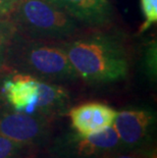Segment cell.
<instances>
[{
    "mask_svg": "<svg viewBox=\"0 0 157 158\" xmlns=\"http://www.w3.org/2000/svg\"><path fill=\"white\" fill-rule=\"evenodd\" d=\"M79 79L89 84L123 80L130 69L129 52L118 37L95 33L60 41Z\"/></svg>",
    "mask_w": 157,
    "mask_h": 158,
    "instance_id": "6da1fadb",
    "label": "cell"
},
{
    "mask_svg": "<svg viewBox=\"0 0 157 158\" xmlns=\"http://www.w3.org/2000/svg\"><path fill=\"white\" fill-rule=\"evenodd\" d=\"M6 72L27 73L55 84L79 79L61 42L29 39L18 32L9 46Z\"/></svg>",
    "mask_w": 157,
    "mask_h": 158,
    "instance_id": "7a4b0ae2",
    "label": "cell"
},
{
    "mask_svg": "<svg viewBox=\"0 0 157 158\" xmlns=\"http://www.w3.org/2000/svg\"><path fill=\"white\" fill-rule=\"evenodd\" d=\"M9 18L29 39L60 42L81 34V25L47 0H21Z\"/></svg>",
    "mask_w": 157,
    "mask_h": 158,
    "instance_id": "3957f363",
    "label": "cell"
},
{
    "mask_svg": "<svg viewBox=\"0 0 157 158\" xmlns=\"http://www.w3.org/2000/svg\"><path fill=\"white\" fill-rule=\"evenodd\" d=\"M50 120L40 114H27L0 107V135L33 146L47 138Z\"/></svg>",
    "mask_w": 157,
    "mask_h": 158,
    "instance_id": "277c9868",
    "label": "cell"
},
{
    "mask_svg": "<svg viewBox=\"0 0 157 158\" xmlns=\"http://www.w3.org/2000/svg\"><path fill=\"white\" fill-rule=\"evenodd\" d=\"M1 93L6 105L12 110L27 114H37L40 94V79L23 73L3 76Z\"/></svg>",
    "mask_w": 157,
    "mask_h": 158,
    "instance_id": "5b68a950",
    "label": "cell"
},
{
    "mask_svg": "<svg viewBox=\"0 0 157 158\" xmlns=\"http://www.w3.org/2000/svg\"><path fill=\"white\" fill-rule=\"evenodd\" d=\"M155 123L153 112L147 109H126L116 113L112 126L122 145L136 148L149 139Z\"/></svg>",
    "mask_w": 157,
    "mask_h": 158,
    "instance_id": "8992f818",
    "label": "cell"
},
{
    "mask_svg": "<svg viewBox=\"0 0 157 158\" xmlns=\"http://www.w3.org/2000/svg\"><path fill=\"white\" fill-rule=\"evenodd\" d=\"M78 22L92 29H104L112 23V7L107 0H47Z\"/></svg>",
    "mask_w": 157,
    "mask_h": 158,
    "instance_id": "52a82bcc",
    "label": "cell"
},
{
    "mask_svg": "<svg viewBox=\"0 0 157 158\" xmlns=\"http://www.w3.org/2000/svg\"><path fill=\"white\" fill-rule=\"evenodd\" d=\"M118 111L100 102H87L68 110L72 127L79 137H87L111 127Z\"/></svg>",
    "mask_w": 157,
    "mask_h": 158,
    "instance_id": "ba28073f",
    "label": "cell"
},
{
    "mask_svg": "<svg viewBox=\"0 0 157 158\" xmlns=\"http://www.w3.org/2000/svg\"><path fill=\"white\" fill-rule=\"evenodd\" d=\"M119 146H122V142L112 126L87 137L78 136L76 144L79 153L84 156L111 155Z\"/></svg>",
    "mask_w": 157,
    "mask_h": 158,
    "instance_id": "9c48e42d",
    "label": "cell"
},
{
    "mask_svg": "<svg viewBox=\"0 0 157 158\" xmlns=\"http://www.w3.org/2000/svg\"><path fill=\"white\" fill-rule=\"evenodd\" d=\"M68 93L58 84L40 80V94L37 104V114L52 118L68 108Z\"/></svg>",
    "mask_w": 157,
    "mask_h": 158,
    "instance_id": "30bf717a",
    "label": "cell"
},
{
    "mask_svg": "<svg viewBox=\"0 0 157 158\" xmlns=\"http://www.w3.org/2000/svg\"><path fill=\"white\" fill-rule=\"evenodd\" d=\"M16 33L15 27L9 16H0V78L7 75L6 59L9 46Z\"/></svg>",
    "mask_w": 157,
    "mask_h": 158,
    "instance_id": "8fae6325",
    "label": "cell"
},
{
    "mask_svg": "<svg viewBox=\"0 0 157 158\" xmlns=\"http://www.w3.org/2000/svg\"><path fill=\"white\" fill-rule=\"evenodd\" d=\"M31 147L0 135V158H21Z\"/></svg>",
    "mask_w": 157,
    "mask_h": 158,
    "instance_id": "7c38bea8",
    "label": "cell"
},
{
    "mask_svg": "<svg viewBox=\"0 0 157 158\" xmlns=\"http://www.w3.org/2000/svg\"><path fill=\"white\" fill-rule=\"evenodd\" d=\"M140 6L144 16V23L139 30L141 34L157 22V0H140Z\"/></svg>",
    "mask_w": 157,
    "mask_h": 158,
    "instance_id": "4fadbf2b",
    "label": "cell"
},
{
    "mask_svg": "<svg viewBox=\"0 0 157 158\" xmlns=\"http://www.w3.org/2000/svg\"><path fill=\"white\" fill-rule=\"evenodd\" d=\"M21 0H0V16H10Z\"/></svg>",
    "mask_w": 157,
    "mask_h": 158,
    "instance_id": "5bb4252c",
    "label": "cell"
},
{
    "mask_svg": "<svg viewBox=\"0 0 157 158\" xmlns=\"http://www.w3.org/2000/svg\"><path fill=\"white\" fill-rule=\"evenodd\" d=\"M112 158H149V156L144 151L138 150V151H133V152H130L126 154H121V155L114 156Z\"/></svg>",
    "mask_w": 157,
    "mask_h": 158,
    "instance_id": "9a60e30c",
    "label": "cell"
},
{
    "mask_svg": "<svg viewBox=\"0 0 157 158\" xmlns=\"http://www.w3.org/2000/svg\"><path fill=\"white\" fill-rule=\"evenodd\" d=\"M149 158H157V156H156V150L153 151V153L151 154V156H149Z\"/></svg>",
    "mask_w": 157,
    "mask_h": 158,
    "instance_id": "2e32d148",
    "label": "cell"
}]
</instances>
